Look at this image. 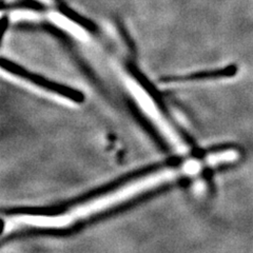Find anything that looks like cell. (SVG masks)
Wrapping results in <instances>:
<instances>
[{
	"instance_id": "6da1fadb",
	"label": "cell",
	"mask_w": 253,
	"mask_h": 253,
	"mask_svg": "<svg viewBox=\"0 0 253 253\" xmlns=\"http://www.w3.org/2000/svg\"><path fill=\"white\" fill-rule=\"evenodd\" d=\"M175 174L176 173L174 171H165V172L154 174V175L142 180H138L136 183H134L128 187L122 188L121 190H118V191L112 193L111 195L98 199L97 201L93 202L92 204L82 206V207L75 209L74 212L72 213V216H69V217L70 219H72L74 217H82V216L89 215L91 213L97 212L101 209H105L109 207V206H112L118 202L129 199V197L142 191V190L151 188L154 185L163 183V181L167 180L169 178H173V176H175Z\"/></svg>"
}]
</instances>
